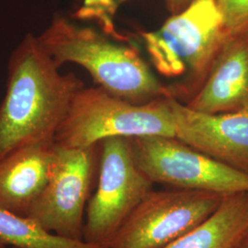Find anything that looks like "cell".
I'll list each match as a JSON object with an SVG mask.
<instances>
[{"mask_svg":"<svg viewBox=\"0 0 248 248\" xmlns=\"http://www.w3.org/2000/svg\"><path fill=\"white\" fill-rule=\"evenodd\" d=\"M237 248H248V232L245 235V237L241 241L239 247Z\"/></svg>","mask_w":248,"mask_h":248,"instance_id":"e0dca14e","label":"cell"},{"mask_svg":"<svg viewBox=\"0 0 248 248\" xmlns=\"http://www.w3.org/2000/svg\"><path fill=\"white\" fill-rule=\"evenodd\" d=\"M224 197L175 187L153 189L133 210L107 248H165L214 213Z\"/></svg>","mask_w":248,"mask_h":248,"instance_id":"ba28073f","label":"cell"},{"mask_svg":"<svg viewBox=\"0 0 248 248\" xmlns=\"http://www.w3.org/2000/svg\"><path fill=\"white\" fill-rule=\"evenodd\" d=\"M98 146L67 147L55 142L47 184L26 217L56 235L83 240Z\"/></svg>","mask_w":248,"mask_h":248,"instance_id":"52a82bcc","label":"cell"},{"mask_svg":"<svg viewBox=\"0 0 248 248\" xmlns=\"http://www.w3.org/2000/svg\"><path fill=\"white\" fill-rule=\"evenodd\" d=\"M186 105L210 114L248 108V30L227 35L203 84Z\"/></svg>","mask_w":248,"mask_h":248,"instance_id":"30bf717a","label":"cell"},{"mask_svg":"<svg viewBox=\"0 0 248 248\" xmlns=\"http://www.w3.org/2000/svg\"><path fill=\"white\" fill-rule=\"evenodd\" d=\"M38 40L60 67L66 62L78 64L98 87L116 97L135 104L176 98L175 89L160 83L135 49L116 44L93 27L58 15Z\"/></svg>","mask_w":248,"mask_h":248,"instance_id":"7a4b0ae2","label":"cell"},{"mask_svg":"<svg viewBox=\"0 0 248 248\" xmlns=\"http://www.w3.org/2000/svg\"><path fill=\"white\" fill-rule=\"evenodd\" d=\"M0 240L16 248H104L84 240L63 238L33 220L0 208Z\"/></svg>","mask_w":248,"mask_h":248,"instance_id":"4fadbf2b","label":"cell"},{"mask_svg":"<svg viewBox=\"0 0 248 248\" xmlns=\"http://www.w3.org/2000/svg\"><path fill=\"white\" fill-rule=\"evenodd\" d=\"M215 3L228 33L248 30V0H215Z\"/></svg>","mask_w":248,"mask_h":248,"instance_id":"5bb4252c","label":"cell"},{"mask_svg":"<svg viewBox=\"0 0 248 248\" xmlns=\"http://www.w3.org/2000/svg\"><path fill=\"white\" fill-rule=\"evenodd\" d=\"M0 248H7V245H5L1 240H0Z\"/></svg>","mask_w":248,"mask_h":248,"instance_id":"ac0fdd59","label":"cell"},{"mask_svg":"<svg viewBox=\"0 0 248 248\" xmlns=\"http://www.w3.org/2000/svg\"><path fill=\"white\" fill-rule=\"evenodd\" d=\"M228 34L215 0H191L145 39L161 71L187 75L180 94L186 90L192 97L203 84Z\"/></svg>","mask_w":248,"mask_h":248,"instance_id":"277c9868","label":"cell"},{"mask_svg":"<svg viewBox=\"0 0 248 248\" xmlns=\"http://www.w3.org/2000/svg\"><path fill=\"white\" fill-rule=\"evenodd\" d=\"M248 232V192L225 196L208 218L165 248H237Z\"/></svg>","mask_w":248,"mask_h":248,"instance_id":"7c38bea8","label":"cell"},{"mask_svg":"<svg viewBox=\"0 0 248 248\" xmlns=\"http://www.w3.org/2000/svg\"><path fill=\"white\" fill-rule=\"evenodd\" d=\"M130 1L133 0H85L82 15L107 21L121 5Z\"/></svg>","mask_w":248,"mask_h":248,"instance_id":"9a60e30c","label":"cell"},{"mask_svg":"<svg viewBox=\"0 0 248 248\" xmlns=\"http://www.w3.org/2000/svg\"><path fill=\"white\" fill-rule=\"evenodd\" d=\"M168 98L135 104L99 87H83L74 96L55 142L67 147H89L111 137H175Z\"/></svg>","mask_w":248,"mask_h":248,"instance_id":"3957f363","label":"cell"},{"mask_svg":"<svg viewBox=\"0 0 248 248\" xmlns=\"http://www.w3.org/2000/svg\"><path fill=\"white\" fill-rule=\"evenodd\" d=\"M99 145L98 187L87 207L83 240L107 248L154 183L134 159L131 138L111 137Z\"/></svg>","mask_w":248,"mask_h":248,"instance_id":"5b68a950","label":"cell"},{"mask_svg":"<svg viewBox=\"0 0 248 248\" xmlns=\"http://www.w3.org/2000/svg\"><path fill=\"white\" fill-rule=\"evenodd\" d=\"M38 36L28 33L9 59L0 104V158L29 142L54 138L83 82L62 74Z\"/></svg>","mask_w":248,"mask_h":248,"instance_id":"6da1fadb","label":"cell"},{"mask_svg":"<svg viewBox=\"0 0 248 248\" xmlns=\"http://www.w3.org/2000/svg\"><path fill=\"white\" fill-rule=\"evenodd\" d=\"M164 1L167 9H169L171 15L179 13L191 2V0H164Z\"/></svg>","mask_w":248,"mask_h":248,"instance_id":"2e32d148","label":"cell"},{"mask_svg":"<svg viewBox=\"0 0 248 248\" xmlns=\"http://www.w3.org/2000/svg\"><path fill=\"white\" fill-rule=\"evenodd\" d=\"M138 167L151 181L221 195L248 192V175L232 169L176 137L131 138Z\"/></svg>","mask_w":248,"mask_h":248,"instance_id":"8992f818","label":"cell"},{"mask_svg":"<svg viewBox=\"0 0 248 248\" xmlns=\"http://www.w3.org/2000/svg\"><path fill=\"white\" fill-rule=\"evenodd\" d=\"M54 145L42 139L0 158V208L26 217L47 184Z\"/></svg>","mask_w":248,"mask_h":248,"instance_id":"8fae6325","label":"cell"},{"mask_svg":"<svg viewBox=\"0 0 248 248\" xmlns=\"http://www.w3.org/2000/svg\"><path fill=\"white\" fill-rule=\"evenodd\" d=\"M175 137L213 159L248 175V108L210 114L168 98Z\"/></svg>","mask_w":248,"mask_h":248,"instance_id":"9c48e42d","label":"cell"}]
</instances>
